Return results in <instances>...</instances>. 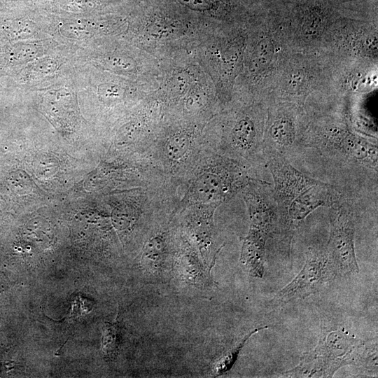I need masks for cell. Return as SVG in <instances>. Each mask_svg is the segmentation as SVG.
Masks as SVG:
<instances>
[{
    "label": "cell",
    "mask_w": 378,
    "mask_h": 378,
    "mask_svg": "<svg viewBox=\"0 0 378 378\" xmlns=\"http://www.w3.org/2000/svg\"><path fill=\"white\" fill-rule=\"evenodd\" d=\"M302 148L377 174V139L354 130L344 114L309 115Z\"/></svg>",
    "instance_id": "1"
},
{
    "label": "cell",
    "mask_w": 378,
    "mask_h": 378,
    "mask_svg": "<svg viewBox=\"0 0 378 378\" xmlns=\"http://www.w3.org/2000/svg\"><path fill=\"white\" fill-rule=\"evenodd\" d=\"M346 0H302L281 15L282 31L290 52L323 53L344 17Z\"/></svg>",
    "instance_id": "2"
},
{
    "label": "cell",
    "mask_w": 378,
    "mask_h": 378,
    "mask_svg": "<svg viewBox=\"0 0 378 378\" xmlns=\"http://www.w3.org/2000/svg\"><path fill=\"white\" fill-rule=\"evenodd\" d=\"M377 344L356 339L342 329L325 330L314 349L304 353L289 377H332L346 365L377 369Z\"/></svg>",
    "instance_id": "3"
},
{
    "label": "cell",
    "mask_w": 378,
    "mask_h": 378,
    "mask_svg": "<svg viewBox=\"0 0 378 378\" xmlns=\"http://www.w3.org/2000/svg\"><path fill=\"white\" fill-rule=\"evenodd\" d=\"M309 120L305 107L268 97L264 130V147L288 160L302 148Z\"/></svg>",
    "instance_id": "4"
},
{
    "label": "cell",
    "mask_w": 378,
    "mask_h": 378,
    "mask_svg": "<svg viewBox=\"0 0 378 378\" xmlns=\"http://www.w3.org/2000/svg\"><path fill=\"white\" fill-rule=\"evenodd\" d=\"M330 235L325 248L334 275L359 272L354 246L355 218L352 203L342 192L328 206Z\"/></svg>",
    "instance_id": "5"
},
{
    "label": "cell",
    "mask_w": 378,
    "mask_h": 378,
    "mask_svg": "<svg viewBox=\"0 0 378 378\" xmlns=\"http://www.w3.org/2000/svg\"><path fill=\"white\" fill-rule=\"evenodd\" d=\"M263 154L274 181L273 192L286 230L287 211L291 202L308 188L322 181L301 172L273 149L264 147Z\"/></svg>",
    "instance_id": "6"
},
{
    "label": "cell",
    "mask_w": 378,
    "mask_h": 378,
    "mask_svg": "<svg viewBox=\"0 0 378 378\" xmlns=\"http://www.w3.org/2000/svg\"><path fill=\"white\" fill-rule=\"evenodd\" d=\"M244 195L249 211V232L268 240L274 234L284 230L273 188L270 183L252 179Z\"/></svg>",
    "instance_id": "7"
},
{
    "label": "cell",
    "mask_w": 378,
    "mask_h": 378,
    "mask_svg": "<svg viewBox=\"0 0 378 378\" xmlns=\"http://www.w3.org/2000/svg\"><path fill=\"white\" fill-rule=\"evenodd\" d=\"M267 101L251 113H244L232 125L227 135L230 149L246 159L264 162V130Z\"/></svg>",
    "instance_id": "8"
},
{
    "label": "cell",
    "mask_w": 378,
    "mask_h": 378,
    "mask_svg": "<svg viewBox=\"0 0 378 378\" xmlns=\"http://www.w3.org/2000/svg\"><path fill=\"white\" fill-rule=\"evenodd\" d=\"M332 276L325 248L309 247L302 269L278 292L276 298L286 302L306 298L318 291Z\"/></svg>",
    "instance_id": "9"
},
{
    "label": "cell",
    "mask_w": 378,
    "mask_h": 378,
    "mask_svg": "<svg viewBox=\"0 0 378 378\" xmlns=\"http://www.w3.org/2000/svg\"><path fill=\"white\" fill-rule=\"evenodd\" d=\"M341 192L336 186L323 181L308 188L289 205L286 216V230L300 226L311 213L318 207L328 206Z\"/></svg>",
    "instance_id": "10"
},
{
    "label": "cell",
    "mask_w": 378,
    "mask_h": 378,
    "mask_svg": "<svg viewBox=\"0 0 378 378\" xmlns=\"http://www.w3.org/2000/svg\"><path fill=\"white\" fill-rule=\"evenodd\" d=\"M267 241L251 232L243 241L239 261L252 276L261 278L263 276Z\"/></svg>",
    "instance_id": "11"
},
{
    "label": "cell",
    "mask_w": 378,
    "mask_h": 378,
    "mask_svg": "<svg viewBox=\"0 0 378 378\" xmlns=\"http://www.w3.org/2000/svg\"><path fill=\"white\" fill-rule=\"evenodd\" d=\"M43 46L39 41H20L6 52V59L13 64L30 63L42 56Z\"/></svg>",
    "instance_id": "12"
},
{
    "label": "cell",
    "mask_w": 378,
    "mask_h": 378,
    "mask_svg": "<svg viewBox=\"0 0 378 378\" xmlns=\"http://www.w3.org/2000/svg\"><path fill=\"white\" fill-rule=\"evenodd\" d=\"M165 245L161 237H154L146 243L142 254L144 268L150 274H155L163 268Z\"/></svg>",
    "instance_id": "13"
},
{
    "label": "cell",
    "mask_w": 378,
    "mask_h": 378,
    "mask_svg": "<svg viewBox=\"0 0 378 378\" xmlns=\"http://www.w3.org/2000/svg\"><path fill=\"white\" fill-rule=\"evenodd\" d=\"M4 34L13 41H24L33 37L37 31L36 24L31 20L19 18L10 20L1 26Z\"/></svg>",
    "instance_id": "14"
},
{
    "label": "cell",
    "mask_w": 378,
    "mask_h": 378,
    "mask_svg": "<svg viewBox=\"0 0 378 378\" xmlns=\"http://www.w3.org/2000/svg\"><path fill=\"white\" fill-rule=\"evenodd\" d=\"M267 328V326H260L251 330V331L245 335L233 347L223 354L215 363L214 366V375L219 376L229 371L234 365L240 351L249 338L253 334Z\"/></svg>",
    "instance_id": "15"
},
{
    "label": "cell",
    "mask_w": 378,
    "mask_h": 378,
    "mask_svg": "<svg viewBox=\"0 0 378 378\" xmlns=\"http://www.w3.org/2000/svg\"><path fill=\"white\" fill-rule=\"evenodd\" d=\"M97 26V24L93 20L76 18L61 22L59 30L66 37L83 39L92 36Z\"/></svg>",
    "instance_id": "16"
},
{
    "label": "cell",
    "mask_w": 378,
    "mask_h": 378,
    "mask_svg": "<svg viewBox=\"0 0 378 378\" xmlns=\"http://www.w3.org/2000/svg\"><path fill=\"white\" fill-rule=\"evenodd\" d=\"M184 6L195 10H205L222 7L227 13H230L236 8L237 0H178Z\"/></svg>",
    "instance_id": "17"
},
{
    "label": "cell",
    "mask_w": 378,
    "mask_h": 378,
    "mask_svg": "<svg viewBox=\"0 0 378 378\" xmlns=\"http://www.w3.org/2000/svg\"><path fill=\"white\" fill-rule=\"evenodd\" d=\"M120 341V331L117 323H106L104 328L102 338V350L111 357L113 356L118 348Z\"/></svg>",
    "instance_id": "18"
},
{
    "label": "cell",
    "mask_w": 378,
    "mask_h": 378,
    "mask_svg": "<svg viewBox=\"0 0 378 378\" xmlns=\"http://www.w3.org/2000/svg\"><path fill=\"white\" fill-rule=\"evenodd\" d=\"M59 66L58 59L53 57H40L29 63L27 67V71L33 76H48L53 74Z\"/></svg>",
    "instance_id": "19"
},
{
    "label": "cell",
    "mask_w": 378,
    "mask_h": 378,
    "mask_svg": "<svg viewBox=\"0 0 378 378\" xmlns=\"http://www.w3.org/2000/svg\"><path fill=\"white\" fill-rule=\"evenodd\" d=\"M190 141L185 135H175L167 143L166 153L172 160L181 158L188 150Z\"/></svg>",
    "instance_id": "20"
},
{
    "label": "cell",
    "mask_w": 378,
    "mask_h": 378,
    "mask_svg": "<svg viewBox=\"0 0 378 378\" xmlns=\"http://www.w3.org/2000/svg\"><path fill=\"white\" fill-rule=\"evenodd\" d=\"M302 0H256L258 7L265 13H278L290 9Z\"/></svg>",
    "instance_id": "21"
},
{
    "label": "cell",
    "mask_w": 378,
    "mask_h": 378,
    "mask_svg": "<svg viewBox=\"0 0 378 378\" xmlns=\"http://www.w3.org/2000/svg\"><path fill=\"white\" fill-rule=\"evenodd\" d=\"M98 94L103 100H113L122 97V90L116 84L106 83L99 85Z\"/></svg>",
    "instance_id": "22"
},
{
    "label": "cell",
    "mask_w": 378,
    "mask_h": 378,
    "mask_svg": "<svg viewBox=\"0 0 378 378\" xmlns=\"http://www.w3.org/2000/svg\"><path fill=\"white\" fill-rule=\"evenodd\" d=\"M108 64L114 69L118 68L121 70H127L132 66V64L123 57H113L109 59Z\"/></svg>",
    "instance_id": "23"
}]
</instances>
